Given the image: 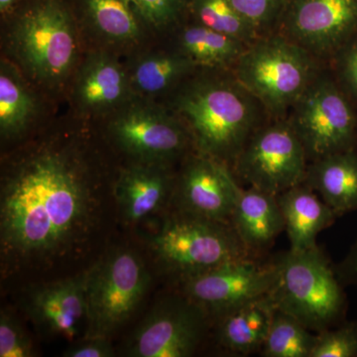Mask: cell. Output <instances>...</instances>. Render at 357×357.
I'll list each match as a JSON object with an SVG mask.
<instances>
[{
	"instance_id": "cell-1",
	"label": "cell",
	"mask_w": 357,
	"mask_h": 357,
	"mask_svg": "<svg viewBox=\"0 0 357 357\" xmlns=\"http://www.w3.org/2000/svg\"><path fill=\"white\" fill-rule=\"evenodd\" d=\"M103 206L100 185L75 148L43 144L21 155L1 180L4 274L48 269L83 252Z\"/></svg>"
},
{
	"instance_id": "cell-2",
	"label": "cell",
	"mask_w": 357,
	"mask_h": 357,
	"mask_svg": "<svg viewBox=\"0 0 357 357\" xmlns=\"http://www.w3.org/2000/svg\"><path fill=\"white\" fill-rule=\"evenodd\" d=\"M260 105L236 77H204L178 93L174 109L196 151L231 168L250 136L263 124Z\"/></svg>"
},
{
	"instance_id": "cell-3",
	"label": "cell",
	"mask_w": 357,
	"mask_h": 357,
	"mask_svg": "<svg viewBox=\"0 0 357 357\" xmlns=\"http://www.w3.org/2000/svg\"><path fill=\"white\" fill-rule=\"evenodd\" d=\"M273 259L276 279L268 298L275 310L316 333L347 319L345 287L319 246L305 251L289 249Z\"/></svg>"
},
{
	"instance_id": "cell-4",
	"label": "cell",
	"mask_w": 357,
	"mask_h": 357,
	"mask_svg": "<svg viewBox=\"0 0 357 357\" xmlns=\"http://www.w3.org/2000/svg\"><path fill=\"white\" fill-rule=\"evenodd\" d=\"M151 248L178 284L225 263L250 257L229 223L177 211L167 217L152 238Z\"/></svg>"
},
{
	"instance_id": "cell-5",
	"label": "cell",
	"mask_w": 357,
	"mask_h": 357,
	"mask_svg": "<svg viewBox=\"0 0 357 357\" xmlns=\"http://www.w3.org/2000/svg\"><path fill=\"white\" fill-rule=\"evenodd\" d=\"M10 46L29 76L48 84L67 79L79 53L74 21L57 0H39L26 9L14 23Z\"/></svg>"
},
{
	"instance_id": "cell-6",
	"label": "cell",
	"mask_w": 357,
	"mask_h": 357,
	"mask_svg": "<svg viewBox=\"0 0 357 357\" xmlns=\"http://www.w3.org/2000/svg\"><path fill=\"white\" fill-rule=\"evenodd\" d=\"M234 66L237 81L276 116L293 107L316 77L310 52L285 36L256 39Z\"/></svg>"
},
{
	"instance_id": "cell-7",
	"label": "cell",
	"mask_w": 357,
	"mask_h": 357,
	"mask_svg": "<svg viewBox=\"0 0 357 357\" xmlns=\"http://www.w3.org/2000/svg\"><path fill=\"white\" fill-rule=\"evenodd\" d=\"M150 286L137 253L109 251L86 272L88 328L84 337H109L135 312Z\"/></svg>"
},
{
	"instance_id": "cell-8",
	"label": "cell",
	"mask_w": 357,
	"mask_h": 357,
	"mask_svg": "<svg viewBox=\"0 0 357 357\" xmlns=\"http://www.w3.org/2000/svg\"><path fill=\"white\" fill-rule=\"evenodd\" d=\"M290 119L307 161L357 149V114L351 98L328 77H314Z\"/></svg>"
},
{
	"instance_id": "cell-9",
	"label": "cell",
	"mask_w": 357,
	"mask_h": 357,
	"mask_svg": "<svg viewBox=\"0 0 357 357\" xmlns=\"http://www.w3.org/2000/svg\"><path fill=\"white\" fill-rule=\"evenodd\" d=\"M306 151L289 121L263 123L244 145L232 172L239 184L278 196L306 178Z\"/></svg>"
},
{
	"instance_id": "cell-10",
	"label": "cell",
	"mask_w": 357,
	"mask_h": 357,
	"mask_svg": "<svg viewBox=\"0 0 357 357\" xmlns=\"http://www.w3.org/2000/svg\"><path fill=\"white\" fill-rule=\"evenodd\" d=\"M213 321L181 291L160 301L134 333L128 354L134 357H190L206 342Z\"/></svg>"
},
{
	"instance_id": "cell-11",
	"label": "cell",
	"mask_w": 357,
	"mask_h": 357,
	"mask_svg": "<svg viewBox=\"0 0 357 357\" xmlns=\"http://www.w3.org/2000/svg\"><path fill=\"white\" fill-rule=\"evenodd\" d=\"M277 269L273 258L232 260L187 279L180 291L203 307L211 321L237 307L266 297L273 287Z\"/></svg>"
},
{
	"instance_id": "cell-12",
	"label": "cell",
	"mask_w": 357,
	"mask_h": 357,
	"mask_svg": "<svg viewBox=\"0 0 357 357\" xmlns=\"http://www.w3.org/2000/svg\"><path fill=\"white\" fill-rule=\"evenodd\" d=\"M109 132L117 146L136 161L171 164L185 156L192 145L177 115L147 103L122 107L110 123Z\"/></svg>"
},
{
	"instance_id": "cell-13",
	"label": "cell",
	"mask_w": 357,
	"mask_h": 357,
	"mask_svg": "<svg viewBox=\"0 0 357 357\" xmlns=\"http://www.w3.org/2000/svg\"><path fill=\"white\" fill-rule=\"evenodd\" d=\"M243 188L229 165L197 152L185 157L176 177L171 206L181 213L229 223Z\"/></svg>"
},
{
	"instance_id": "cell-14",
	"label": "cell",
	"mask_w": 357,
	"mask_h": 357,
	"mask_svg": "<svg viewBox=\"0 0 357 357\" xmlns=\"http://www.w3.org/2000/svg\"><path fill=\"white\" fill-rule=\"evenodd\" d=\"M284 28L307 52L338 53L357 33V0H292Z\"/></svg>"
},
{
	"instance_id": "cell-15",
	"label": "cell",
	"mask_w": 357,
	"mask_h": 357,
	"mask_svg": "<svg viewBox=\"0 0 357 357\" xmlns=\"http://www.w3.org/2000/svg\"><path fill=\"white\" fill-rule=\"evenodd\" d=\"M24 307L42 332L74 340L88 328L86 272L35 286L26 296Z\"/></svg>"
},
{
	"instance_id": "cell-16",
	"label": "cell",
	"mask_w": 357,
	"mask_h": 357,
	"mask_svg": "<svg viewBox=\"0 0 357 357\" xmlns=\"http://www.w3.org/2000/svg\"><path fill=\"white\" fill-rule=\"evenodd\" d=\"M176 177L168 163L136 161L124 168L114 187L122 217L138 222L171 206Z\"/></svg>"
},
{
	"instance_id": "cell-17",
	"label": "cell",
	"mask_w": 357,
	"mask_h": 357,
	"mask_svg": "<svg viewBox=\"0 0 357 357\" xmlns=\"http://www.w3.org/2000/svg\"><path fill=\"white\" fill-rule=\"evenodd\" d=\"M229 223L252 258L266 255L285 230L277 197L253 187L241 190Z\"/></svg>"
},
{
	"instance_id": "cell-18",
	"label": "cell",
	"mask_w": 357,
	"mask_h": 357,
	"mask_svg": "<svg viewBox=\"0 0 357 357\" xmlns=\"http://www.w3.org/2000/svg\"><path fill=\"white\" fill-rule=\"evenodd\" d=\"M130 77L107 54H96L84 63L75 86L77 105L88 114H105L121 109L128 103Z\"/></svg>"
},
{
	"instance_id": "cell-19",
	"label": "cell",
	"mask_w": 357,
	"mask_h": 357,
	"mask_svg": "<svg viewBox=\"0 0 357 357\" xmlns=\"http://www.w3.org/2000/svg\"><path fill=\"white\" fill-rule=\"evenodd\" d=\"M275 309L268 296L223 314L213 321L215 344L232 356H248L261 351Z\"/></svg>"
},
{
	"instance_id": "cell-20",
	"label": "cell",
	"mask_w": 357,
	"mask_h": 357,
	"mask_svg": "<svg viewBox=\"0 0 357 357\" xmlns=\"http://www.w3.org/2000/svg\"><path fill=\"white\" fill-rule=\"evenodd\" d=\"M277 201L285 222L290 250L316 248L319 234L332 227L338 218L321 197L304 183L281 192Z\"/></svg>"
},
{
	"instance_id": "cell-21",
	"label": "cell",
	"mask_w": 357,
	"mask_h": 357,
	"mask_svg": "<svg viewBox=\"0 0 357 357\" xmlns=\"http://www.w3.org/2000/svg\"><path fill=\"white\" fill-rule=\"evenodd\" d=\"M303 183L314 190L338 218L357 211V149L311 162Z\"/></svg>"
},
{
	"instance_id": "cell-22",
	"label": "cell",
	"mask_w": 357,
	"mask_h": 357,
	"mask_svg": "<svg viewBox=\"0 0 357 357\" xmlns=\"http://www.w3.org/2000/svg\"><path fill=\"white\" fill-rule=\"evenodd\" d=\"M180 52L199 67L225 68L236 65L248 45L201 24L185 28L178 38Z\"/></svg>"
},
{
	"instance_id": "cell-23",
	"label": "cell",
	"mask_w": 357,
	"mask_h": 357,
	"mask_svg": "<svg viewBox=\"0 0 357 357\" xmlns=\"http://www.w3.org/2000/svg\"><path fill=\"white\" fill-rule=\"evenodd\" d=\"M34 96L13 66L1 63L0 70V133L4 139L20 137L36 114Z\"/></svg>"
},
{
	"instance_id": "cell-24",
	"label": "cell",
	"mask_w": 357,
	"mask_h": 357,
	"mask_svg": "<svg viewBox=\"0 0 357 357\" xmlns=\"http://www.w3.org/2000/svg\"><path fill=\"white\" fill-rule=\"evenodd\" d=\"M196 66L183 53L150 54L141 58L130 77L131 89L143 96H154L172 88Z\"/></svg>"
},
{
	"instance_id": "cell-25",
	"label": "cell",
	"mask_w": 357,
	"mask_h": 357,
	"mask_svg": "<svg viewBox=\"0 0 357 357\" xmlns=\"http://www.w3.org/2000/svg\"><path fill=\"white\" fill-rule=\"evenodd\" d=\"M317 333L285 312L275 310L260 354L264 357H311Z\"/></svg>"
},
{
	"instance_id": "cell-26",
	"label": "cell",
	"mask_w": 357,
	"mask_h": 357,
	"mask_svg": "<svg viewBox=\"0 0 357 357\" xmlns=\"http://www.w3.org/2000/svg\"><path fill=\"white\" fill-rule=\"evenodd\" d=\"M91 22L103 37L129 42L139 38L137 13L129 0H86Z\"/></svg>"
},
{
	"instance_id": "cell-27",
	"label": "cell",
	"mask_w": 357,
	"mask_h": 357,
	"mask_svg": "<svg viewBox=\"0 0 357 357\" xmlns=\"http://www.w3.org/2000/svg\"><path fill=\"white\" fill-rule=\"evenodd\" d=\"M199 24L250 45L258 39L257 30L232 6L230 0H194Z\"/></svg>"
},
{
	"instance_id": "cell-28",
	"label": "cell",
	"mask_w": 357,
	"mask_h": 357,
	"mask_svg": "<svg viewBox=\"0 0 357 357\" xmlns=\"http://www.w3.org/2000/svg\"><path fill=\"white\" fill-rule=\"evenodd\" d=\"M311 357H357V319L317 333Z\"/></svg>"
},
{
	"instance_id": "cell-29",
	"label": "cell",
	"mask_w": 357,
	"mask_h": 357,
	"mask_svg": "<svg viewBox=\"0 0 357 357\" xmlns=\"http://www.w3.org/2000/svg\"><path fill=\"white\" fill-rule=\"evenodd\" d=\"M36 356L30 337L10 312L0 314V357Z\"/></svg>"
},
{
	"instance_id": "cell-30",
	"label": "cell",
	"mask_w": 357,
	"mask_h": 357,
	"mask_svg": "<svg viewBox=\"0 0 357 357\" xmlns=\"http://www.w3.org/2000/svg\"><path fill=\"white\" fill-rule=\"evenodd\" d=\"M141 20L156 28L172 23L178 17L183 0H129Z\"/></svg>"
},
{
	"instance_id": "cell-31",
	"label": "cell",
	"mask_w": 357,
	"mask_h": 357,
	"mask_svg": "<svg viewBox=\"0 0 357 357\" xmlns=\"http://www.w3.org/2000/svg\"><path fill=\"white\" fill-rule=\"evenodd\" d=\"M234 8L259 33L280 14L284 0H230Z\"/></svg>"
},
{
	"instance_id": "cell-32",
	"label": "cell",
	"mask_w": 357,
	"mask_h": 357,
	"mask_svg": "<svg viewBox=\"0 0 357 357\" xmlns=\"http://www.w3.org/2000/svg\"><path fill=\"white\" fill-rule=\"evenodd\" d=\"M338 70L344 91L357 100V33L342 49Z\"/></svg>"
},
{
	"instance_id": "cell-33",
	"label": "cell",
	"mask_w": 357,
	"mask_h": 357,
	"mask_svg": "<svg viewBox=\"0 0 357 357\" xmlns=\"http://www.w3.org/2000/svg\"><path fill=\"white\" fill-rule=\"evenodd\" d=\"M114 349L109 338L103 337H84L76 344L70 345L63 356L66 357H112Z\"/></svg>"
},
{
	"instance_id": "cell-34",
	"label": "cell",
	"mask_w": 357,
	"mask_h": 357,
	"mask_svg": "<svg viewBox=\"0 0 357 357\" xmlns=\"http://www.w3.org/2000/svg\"><path fill=\"white\" fill-rule=\"evenodd\" d=\"M333 267L344 287L357 288V236L342 261Z\"/></svg>"
},
{
	"instance_id": "cell-35",
	"label": "cell",
	"mask_w": 357,
	"mask_h": 357,
	"mask_svg": "<svg viewBox=\"0 0 357 357\" xmlns=\"http://www.w3.org/2000/svg\"><path fill=\"white\" fill-rule=\"evenodd\" d=\"M17 0H0V9L2 13H6Z\"/></svg>"
}]
</instances>
